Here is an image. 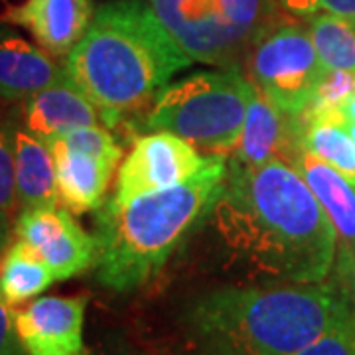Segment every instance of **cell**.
I'll use <instances>...</instances> for the list:
<instances>
[{
	"label": "cell",
	"mask_w": 355,
	"mask_h": 355,
	"mask_svg": "<svg viewBox=\"0 0 355 355\" xmlns=\"http://www.w3.org/2000/svg\"><path fill=\"white\" fill-rule=\"evenodd\" d=\"M103 123L97 107L67 79V76L28 97L22 105V127L36 139L51 142L81 127Z\"/></svg>",
	"instance_id": "obj_13"
},
{
	"label": "cell",
	"mask_w": 355,
	"mask_h": 355,
	"mask_svg": "<svg viewBox=\"0 0 355 355\" xmlns=\"http://www.w3.org/2000/svg\"><path fill=\"white\" fill-rule=\"evenodd\" d=\"M50 148L55 158L60 205H64L71 214L101 209L116 166L71 150L60 140H53Z\"/></svg>",
	"instance_id": "obj_15"
},
{
	"label": "cell",
	"mask_w": 355,
	"mask_h": 355,
	"mask_svg": "<svg viewBox=\"0 0 355 355\" xmlns=\"http://www.w3.org/2000/svg\"><path fill=\"white\" fill-rule=\"evenodd\" d=\"M12 233H14V217L0 211V259L4 251L8 249V245L12 241Z\"/></svg>",
	"instance_id": "obj_28"
},
{
	"label": "cell",
	"mask_w": 355,
	"mask_h": 355,
	"mask_svg": "<svg viewBox=\"0 0 355 355\" xmlns=\"http://www.w3.org/2000/svg\"><path fill=\"white\" fill-rule=\"evenodd\" d=\"M0 355H26L16 334L14 306L0 291Z\"/></svg>",
	"instance_id": "obj_27"
},
{
	"label": "cell",
	"mask_w": 355,
	"mask_h": 355,
	"mask_svg": "<svg viewBox=\"0 0 355 355\" xmlns=\"http://www.w3.org/2000/svg\"><path fill=\"white\" fill-rule=\"evenodd\" d=\"M55 140H60L62 144H65L71 150L101 158L105 162H111L114 166L119 164L123 158V148L119 146V142L114 140L113 135L107 128H103L101 125L76 128V130H69L67 135Z\"/></svg>",
	"instance_id": "obj_22"
},
{
	"label": "cell",
	"mask_w": 355,
	"mask_h": 355,
	"mask_svg": "<svg viewBox=\"0 0 355 355\" xmlns=\"http://www.w3.org/2000/svg\"><path fill=\"white\" fill-rule=\"evenodd\" d=\"M18 203L16 176H14V148L10 123L0 121V211L14 216Z\"/></svg>",
	"instance_id": "obj_23"
},
{
	"label": "cell",
	"mask_w": 355,
	"mask_h": 355,
	"mask_svg": "<svg viewBox=\"0 0 355 355\" xmlns=\"http://www.w3.org/2000/svg\"><path fill=\"white\" fill-rule=\"evenodd\" d=\"M331 272V282L336 284V288L340 291L345 304L349 306L355 316V247L338 249Z\"/></svg>",
	"instance_id": "obj_26"
},
{
	"label": "cell",
	"mask_w": 355,
	"mask_h": 355,
	"mask_svg": "<svg viewBox=\"0 0 355 355\" xmlns=\"http://www.w3.org/2000/svg\"><path fill=\"white\" fill-rule=\"evenodd\" d=\"M211 211L221 239L257 272L304 284L331 275L336 229L292 166L249 168L227 160L225 186Z\"/></svg>",
	"instance_id": "obj_1"
},
{
	"label": "cell",
	"mask_w": 355,
	"mask_h": 355,
	"mask_svg": "<svg viewBox=\"0 0 355 355\" xmlns=\"http://www.w3.org/2000/svg\"><path fill=\"white\" fill-rule=\"evenodd\" d=\"M227 178L225 156H209L196 176L97 209V279L114 292H132L156 279L182 239L214 209Z\"/></svg>",
	"instance_id": "obj_4"
},
{
	"label": "cell",
	"mask_w": 355,
	"mask_h": 355,
	"mask_svg": "<svg viewBox=\"0 0 355 355\" xmlns=\"http://www.w3.org/2000/svg\"><path fill=\"white\" fill-rule=\"evenodd\" d=\"M55 282L51 268L28 243L16 239L0 259V291L12 306L36 298Z\"/></svg>",
	"instance_id": "obj_18"
},
{
	"label": "cell",
	"mask_w": 355,
	"mask_h": 355,
	"mask_svg": "<svg viewBox=\"0 0 355 355\" xmlns=\"http://www.w3.org/2000/svg\"><path fill=\"white\" fill-rule=\"evenodd\" d=\"M300 148L298 119L280 111L263 91L254 87L241 139L231 153L229 162L249 168L268 162L291 166Z\"/></svg>",
	"instance_id": "obj_11"
},
{
	"label": "cell",
	"mask_w": 355,
	"mask_h": 355,
	"mask_svg": "<svg viewBox=\"0 0 355 355\" xmlns=\"http://www.w3.org/2000/svg\"><path fill=\"white\" fill-rule=\"evenodd\" d=\"M306 20L320 62L328 69L355 73V30L352 22L328 12L312 14Z\"/></svg>",
	"instance_id": "obj_20"
},
{
	"label": "cell",
	"mask_w": 355,
	"mask_h": 355,
	"mask_svg": "<svg viewBox=\"0 0 355 355\" xmlns=\"http://www.w3.org/2000/svg\"><path fill=\"white\" fill-rule=\"evenodd\" d=\"M298 119V116H296ZM300 146L334 166L355 186V142L345 116L300 121Z\"/></svg>",
	"instance_id": "obj_19"
},
{
	"label": "cell",
	"mask_w": 355,
	"mask_h": 355,
	"mask_svg": "<svg viewBox=\"0 0 355 355\" xmlns=\"http://www.w3.org/2000/svg\"><path fill=\"white\" fill-rule=\"evenodd\" d=\"M349 22H352V26H354V30H355V18H347Z\"/></svg>",
	"instance_id": "obj_31"
},
{
	"label": "cell",
	"mask_w": 355,
	"mask_h": 355,
	"mask_svg": "<svg viewBox=\"0 0 355 355\" xmlns=\"http://www.w3.org/2000/svg\"><path fill=\"white\" fill-rule=\"evenodd\" d=\"M354 312L331 280L223 286L186 312L193 355H296Z\"/></svg>",
	"instance_id": "obj_3"
},
{
	"label": "cell",
	"mask_w": 355,
	"mask_h": 355,
	"mask_svg": "<svg viewBox=\"0 0 355 355\" xmlns=\"http://www.w3.org/2000/svg\"><path fill=\"white\" fill-rule=\"evenodd\" d=\"M251 83L286 114L298 116L310 105L328 67L320 62L308 28L275 20L247 51Z\"/></svg>",
	"instance_id": "obj_7"
},
{
	"label": "cell",
	"mask_w": 355,
	"mask_h": 355,
	"mask_svg": "<svg viewBox=\"0 0 355 355\" xmlns=\"http://www.w3.org/2000/svg\"><path fill=\"white\" fill-rule=\"evenodd\" d=\"M191 62L150 2L113 0L95 10L64 69L97 107L103 125L116 128L156 101L170 79Z\"/></svg>",
	"instance_id": "obj_2"
},
{
	"label": "cell",
	"mask_w": 355,
	"mask_h": 355,
	"mask_svg": "<svg viewBox=\"0 0 355 355\" xmlns=\"http://www.w3.org/2000/svg\"><path fill=\"white\" fill-rule=\"evenodd\" d=\"M347 128H349V132H352V137H354L355 142V121H349V119H347Z\"/></svg>",
	"instance_id": "obj_30"
},
{
	"label": "cell",
	"mask_w": 355,
	"mask_h": 355,
	"mask_svg": "<svg viewBox=\"0 0 355 355\" xmlns=\"http://www.w3.org/2000/svg\"><path fill=\"white\" fill-rule=\"evenodd\" d=\"M355 95V73L342 69H328L322 77L310 105L298 114L300 121L320 116H345L343 107Z\"/></svg>",
	"instance_id": "obj_21"
},
{
	"label": "cell",
	"mask_w": 355,
	"mask_h": 355,
	"mask_svg": "<svg viewBox=\"0 0 355 355\" xmlns=\"http://www.w3.org/2000/svg\"><path fill=\"white\" fill-rule=\"evenodd\" d=\"M14 235L44 259L55 280L73 279L97 263V237L64 205L26 207L14 219Z\"/></svg>",
	"instance_id": "obj_9"
},
{
	"label": "cell",
	"mask_w": 355,
	"mask_h": 355,
	"mask_svg": "<svg viewBox=\"0 0 355 355\" xmlns=\"http://www.w3.org/2000/svg\"><path fill=\"white\" fill-rule=\"evenodd\" d=\"M14 176L18 203L26 207H58V172L51 148L28 132L22 123H10Z\"/></svg>",
	"instance_id": "obj_17"
},
{
	"label": "cell",
	"mask_w": 355,
	"mask_h": 355,
	"mask_svg": "<svg viewBox=\"0 0 355 355\" xmlns=\"http://www.w3.org/2000/svg\"><path fill=\"white\" fill-rule=\"evenodd\" d=\"M87 294L42 296L14 308L16 334L26 355H89L85 345Z\"/></svg>",
	"instance_id": "obj_10"
},
{
	"label": "cell",
	"mask_w": 355,
	"mask_h": 355,
	"mask_svg": "<svg viewBox=\"0 0 355 355\" xmlns=\"http://www.w3.org/2000/svg\"><path fill=\"white\" fill-rule=\"evenodd\" d=\"M253 89L239 69L191 73L156 97L144 128L172 132L209 156H225L241 139Z\"/></svg>",
	"instance_id": "obj_5"
},
{
	"label": "cell",
	"mask_w": 355,
	"mask_h": 355,
	"mask_svg": "<svg viewBox=\"0 0 355 355\" xmlns=\"http://www.w3.org/2000/svg\"><path fill=\"white\" fill-rule=\"evenodd\" d=\"M343 114H345V119L355 121V95L349 99V101L345 103V107H343Z\"/></svg>",
	"instance_id": "obj_29"
},
{
	"label": "cell",
	"mask_w": 355,
	"mask_h": 355,
	"mask_svg": "<svg viewBox=\"0 0 355 355\" xmlns=\"http://www.w3.org/2000/svg\"><path fill=\"white\" fill-rule=\"evenodd\" d=\"M62 69L51 53L0 26V99L26 101L42 89L62 81Z\"/></svg>",
	"instance_id": "obj_14"
},
{
	"label": "cell",
	"mask_w": 355,
	"mask_h": 355,
	"mask_svg": "<svg viewBox=\"0 0 355 355\" xmlns=\"http://www.w3.org/2000/svg\"><path fill=\"white\" fill-rule=\"evenodd\" d=\"M288 12L294 16H312V14L328 12L342 16V18H355V0H277Z\"/></svg>",
	"instance_id": "obj_25"
},
{
	"label": "cell",
	"mask_w": 355,
	"mask_h": 355,
	"mask_svg": "<svg viewBox=\"0 0 355 355\" xmlns=\"http://www.w3.org/2000/svg\"><path fill=\"white\" fill-rule=\"evenodd\" d=\"M296 355H355V318L331 328Z\"/></svg>",
	"instance_id": "obj_24"
},
{
	"label": "cell",
	"mask_w": 355,
	"mask_h": 355,
	"mask_svg": "<svg viewBox=\"0 0 355 355\" xmlns=\"http://www.w3.org/2000/svg\"><path fill=\"white\" fill-rule=\"evenodd\" d=\"M292 168L302 176L308 188L316 196L320 205L330 217L338 235V249L355 247V186L338 172L334 166L326 164L318 156L300 148Z\"/></svg>",
	"instance_id": "obj_16"
},
{
	"label": "cell",
	"mask_w": 355,
	"mask_h": 355,
	"mask_svg": "<svg viewBox=\"0 0 355 355\" xmlns=\"http://www.w3.org/2000/svg\"><path fill=\"white\" fill-rule=\"evenodd\" d=\"M209 162L188 140L172 132L156 130L135 140L119 170L116 190L111 200L125 205L137 198L178 186L196 176Z\"/></svg>",
	"instance_id": "obj_8"
},
{
	"label": "cell",
	"mask_w": 355,
	"mask_h": 355,
	"mask_svg": "<svg viewBox=\"0 0 355 355\" xmlns=\"http://www.w3.org/2000/svg\"><path fill=\"white\" fill-rule=\"evenodd\" d=\"M193 62L237 69L254 38L275 22V0H148Z\"/></svg>",
	"instance_id": "obj_6"
},
{
	"label": "cell",
	"mask_w": 355,
	"mask_h": 355,
	"mask_svg": "<svg viewBox=\"0 0 355 355\" xmlns=\"http://www.w3.org/2000/svg\"><path fill=\"white\" fill-rule=\"evenodd\" d=\"M95 8L91 0H22L0 14V24L24 28L40 48L67 58L93 22Z\"/></svg>",
	"instance_id": "obj_12"
}]
</instances>
